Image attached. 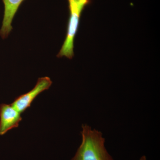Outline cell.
<instances>
[{
	"mask_svg": "<svg viewBox=\"0 0 160 160\" xmlns=\"http://www.w3.org/2000/svg\"><path fill=\"white\" fill-rule=\"evenodd\" d=\"M52 84V82L49 77L39 78L33 89L29 92L16 98L12 105L20 113L24 112L30 107L37 97L41 92L49 89Z\"/></svg>",
	"mask_w": 160,
	"mask_h": 160,
	"instance_id": "obj_3",
	"label": "cell"
},
{
	"mask_svg": "<svg viewBox=\"0 0 160 160\" xmlns=\"http://www.w3.org/2000/svg\"><path fill=\"white\" fill-rule=\"evenodd\" d=\"M24 0H3L4 5V14L2 25L0 30V36L6 38L12 29V20L18 9Z\"/></svg>",
	"mask_w": 160,
	"mask_h": 160,
	"instance_id": "obj_5",
	"label": "cell"
},
{
	"mask_svg": "<svg viewBox=\"0 0 160 160\" xmlns=\"http://www.w3.org/2000/svg\"><path fill=\"white\" fill-rule=\"evenodd\" d=\"M82 128V144L71 160H113L105 148L102 132L86 124Z\"/></svg>",
	"mask_w": 160,
	"mask_h": 160,
	"instance_id": "obj_1",
	"label": "cell"
},
{
	"mask_svg": "<svg viewBox=\"0 0 160 160\" xmlns=\"http://www.w3.org/2000/svg\"><path fill=\"white\" fill-rule=\"evenodd\" d=\"M140 160H146V158L145 156H143L142 157L140 158Z\"/></svg>",
	"mask_w": 160,
	"mask_h": 160,
	"instance_id": "obj_6",
	"label": "cell"
},
{
	"mask_svg": "<svg viewBox=\"0 0 160 160\" xmlns=\"http://www.w3.org/2000/svg\"><path fill=\"white\" fill-rule=\"evenodd\" d=\"M68 1L69 17L67 34L66 39L57 57L58 58L65 57L71 59L74 56V40L78 29L81 15L85 7L91 2V0Z\"/></svg>",
	"mask_w": 160,
	"mask_h": 160,
	"instance_id": "obj_2",
	"label": "cell"
},
{
	"mask_svg": "<svg viewBox=\"0 0 160 160\" xmlns=\"http://www.w3.org/2000/svg\"><path fill=\"white\" fill-rule=\"evenodd\" d=\"M21 114L12 104L0 105V135L18 127L22 119Z\"/></svg>",
	"mask_w": 160,
	"mask_h": 160,
	"instance_id": "obj_4",
	"label": "cell"
}]
</instances>
